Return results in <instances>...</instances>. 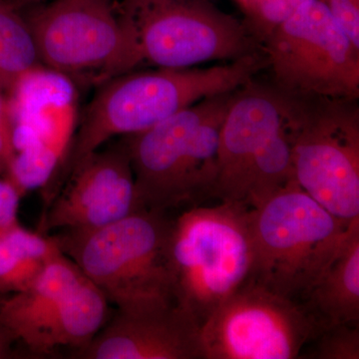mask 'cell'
Masks as SVG:
<instances>
[{
	"label": "cell",
	"mask_w": 359,
	"mask_h": 359,
	"mask_svg": "<svg viewBox=\"0 0 359 359\" xmlns=\"http://www.w3.org/2000/svg\"><path fill=\"white\" fill-rule=\"evenodd\" d=\"M25 20L40 62L61 74L107 80L143 63L133 29L112 0H54Z\"/></svg>",
	"instance_id": "9c48e42d"
},
{
	"label": "cell",
	"mask_w": 359,
	"mask_h": 359,
	"mask_svg": "<svg viewBox=\"0 0 359 359\" xmlns=\"http://www.w3.org/2000/svg\"><path fill=\"white\" fill-rule=\"evenodd\" d=\"M301 302L321 328L359 325V219L349 224L337 255Z\"/></svg>",
	"instance_id": "5bb4252c"
},
{
	"label": "cell",
	"mask_w": 359,
	"mask_h": 359,
	"mask_svg": "<svg viewBox=\"0 0 359 359\" xmlns=\"http://www.w3.org/2000/svg\"><path fill=\"white\" fill-rule=\"evenodd\" d=\"M309 344L304 358L359 359V325H334L321 328Z\"/></svg>",
	"instance_id": "44dd1931"
},
{
	"label": "cell",
	"mask_w": 359,
	"mask_h": 359,
	"mask_svg": "<svg viewBox=\"0 0 359 359\" xmlns=\"http://www.w3.org/2000/svg\"><path fill=\"white\" fill-rule=\"evenodd\" d=\"M142 205L125 140L96 151L69 175L67 185L49 205L44 230L90 231L134 212Z\"/></svg>",
	"instance_id": "8fae6325"
},
{
	"label": "cell",
	"mask_w": 359,
	"mask_h": 359,
	"mask_svg": "<svg viewBox=\"0 0 359 359\" xmlns=\"http://www.w3.org/2000/svg\"><path fill=\"white\" fill-rule=\"evenodd\" d=\"M287 106V97L254 79L236 90L219 132L214 197L244 204L250 168L264 144L285 125Z\"/></svg>",
	"instance_id": "7c38bea8"
},
{
	"label": "cell",
	"mask_w": 359,
	"mask_h": 359,
	"mask_svg": "<svg viewBox=\"0 0 359 359\" xmlns=\"http://www.w3.org/2000/svg\"><path fill=\"white\" fill-rule=\"evenodd\" d=\"M235 91L180 111L126 136L137 192L145 209L166 212L214 197L222 123Z\"/></svg>",
	"instance_id": "3957f363"
},
{
	"label": "cell",
	"mask_w": 359,
	"mask_h": 359,
	"mask_svg": "<svg viewBox=\"0 0 359 359\" xmlns=\"http://www.w3.org/2000/svg\"><path fill=\"white\" fill-rule=\"evenodd\" d=\"M11 4L16 9L20 11V9L25 8V7H30L35 6V4H39L42 0H8Z\"/></svg>",
	"instance_id": "484cf974"
},
{
	"label": "cell",
	"mask_w": 359,
	"mask_h": 359,
	"mask_svg": "<svg viewBox=\"0 0 359 359\" xmlns=\"http://www.w3.org/2000/svg\"><path fill=\"white\" fill-rule=\"evenodd\" d=\"M173 219L142 209L103 228L56 236L65 256L117 306L131 314L177 306L169 245Z\"/></svg>",
	"instance_id": "7a4b0ae2"
},
{
	"label": "cell",
	"mask_w": 359,
	"mask_h": 359,
	"mask_svg": "<svg viewBox=\"0 0 359 359\" xmlns=\"http://www.w3.org/2000/svg\"><path fill=\"white\" fill-rule=\"evenodd\" d=\"M169 255L177 306L201 327L252 276L250 208L222 202L187 210L173 219Z\"/></svg>",
	"instance_id": "277c9868"
},
{
	"label": "cell",
	"mask_w": 359,
	"mask_h": 359,
	"mask_svg": "<svg viewBox=\"0 0 359 359\" xmlns=\"http://www.w3.org/2000/svg\"><path fill=\"white\" fill-rule=\"evenodd\" d=\"M85 276L65 254L49 262L25 290L0 299V325L25 344Z\"/></svg>",
	"instance_id": "9a60e30c"
},
{
	"label": "cell",
	"mask_w": 359,
	"mask_h": 359,
	"mask_svg": "<svg viewBox=\"0 0 359 359\" xmlns=\"http://www.w3.org/2000/svg\"><path fill=\"white\" fill-rule=\"evenodd\" d=\"M287 98L297 185L335 218L351 224L359 219L358 100Z\"/></svg>",
	"instance_id": "8992f818"
},
{
	"label": "cell",
	"mask_w": 359,
	"mask_h": 359,
	"mask_svg": "<svg viewBox=\"0 0 359 359\" xmlns=\"http://www.w3.org/2000/svg\"><path fill=\"white\" fill-rule=\"evenodd\" d=\"M108 304L103 292L85 276L25 344L36 354H49L60 346L80 351L105 325Z\"/></svg>",
	"instance_id": "2e32d148"
},
{
	"label": "cell",
	"mask_w": 359,
	"mask_h": 359,
	"mask_svg": "<svg viewBox=\"0 0 359 359\" xmlns=\"http://www.w3.org/2000/svg\"><path fill=\"white\" fill-rule=\"evenodd\" d=\"M309 0H237L245 14V23L264 42Z\"/></svg>",
	"instance_id": "ffe728a7"
},
{
	"label": "cell",
	"mask_w": 359,
	"mask_h": 359,
	"mask_svg": "<svg viewBox=\"0 0 359 359\" xmlns=\"http://www.w3.org/2000/svg\"><path fill=\"white\" fill-rule=\"evenodd\" d=\"M41 65L27 20L8 0H0V92L13 98Z\"/></svg>",
	"instance_id": "ac0fdd59"
},
{
	"label": "cell",
	"mask_w": 359,
	"mask_h": 359,
	"mask_svg": "<svg viewBox=\"0 0 359 359\" xmlns=\"http://www.w3.org/2000/svg\"><path fill=\"white\" fill-rule=\"evenodd\" d=\"M263 47L283 95L358 100L359 49L320 0L302 4Z\"/></svg>",
	"instance_id": "ba28073f"
},
{
	"label": "cell",
	"mask_w": 359,
	"mask_h": 359,
	"mask_svg": "<svg viewBox=\"0 0 359 359\" xmlns=\"http://www.w3.org/2000/svg\"><path fill=\"white\" fill-rule=\"evenodd\" d=\"M354 46L359 49V0H320Z\"/></svg>",
	"instance_id": "603a6c76"
},
{
	"label": "cell",
	"mask_w": 359,
	"mask_h": 359,
	"mask_svg": "<svg viewBox=\"0 0 359 359\" xmlns=\"http://www.w3.org/2000/svg\"><path fill=\"white\" fill-rule=\"evenodd\" d=\"M87 359H202L200 325L178 306L155 313L118 311L84 348Z\"/></svg>",
	"instance_id": "4fadbf2b"
},
{
	"label": "cell",
	"mask_w": 359,
	"mask_h": 359,
	"mask_svg": "<svg viewBox=\"0 0 359 359\" xmlns=\"http://www.w3.org/2000/svg\"><path fill=\"white\" fill-rule=\"evenodd\" d=\"M62 254L57 238L21 224L0 235V294H16L32 285L49 262Z\"/></svg>",
	"instance_id": "e0dca14e"
},
{
	"label": "cell",
	"mask_w": 359,
	"mask_h": 359,
	"mask_svg": "<svg viewBox=\"0 0 359 359\" xmlns=\"http://www.w3.org/2000/svg\"><path fill=\"white\" fill-rule=\"evenodd\" d=\"M254 266L250 280L301 302L332 261L349 224L290 182L250 208Z\"/></svg>",
	"instance_id": "5b68a950"
},
{
	"label": "cell",
	"mask_w": 359,
	"mask_h": 359,
	"mask_svg": "<svg viewBox=\"0 0 359 359\" xmlns=\"http://www.w3.org/2000/svg\"><path fill=\"white\" fill-rule=\"evenodd\" d=\"M18 155L13 101L0 92V175L8 177Z\"/></svg>",
	"instance_id": "7402d4cb"
},
{
	"label": "cell",
	"mask_w": 359,
	"mask_h": 359,
	"mask_svg": "<svg viewBox=\"0 0 359 359\" xmlns=\"http://www.w3.org/2000/svg\"><path fill=\"white\" fill-rule=\"evenodd\" d=\"M23 193L13 181L0 175V235L18 226V212Z\"/></svg>",
	"instance_id": "cb8c5ba5"
},
{
	"label": "cell",
	"mask_w": 359,
	"mask_h": 359,
	"mask_svg": "<svg viewBox=\"0 0 359 359\" xmlns=\"http://www.w3.org/2000/svg\"><path fill=\"white\" fill-rule=\"evenodd\" d=\"M294 180L292 146L285 121L255 158L245 181L244 204L257 207Z\"/></svg>",
	"instance_id": "d6986e66"
},
{
	"label": "cell",
	"mask_w": 359,
	"mask_h": 359,
	"mask_svg": "<svg viewBox=\"0 0 359 359\" xmlns=\"http://www.w3.org/2000/svg\"><path fill=\"white\" fill-rule=\"evenodd\" d=\"M266 67L263 51L210 67L129 71L109 78L87 108L62 176H69L110 139L141 133L200 101L236 91Z\"/></svg>",
	"instance_id": "6da1fadb"
},
{
	"label": "cell",
	"mask_w": 359,
	"mask_h": 359,
	"mask_svg": "<svg viewBox=\"0 0 359 359\" xmlns=\"http://www.w3.org/2000/svg\"><path fill=\"white\" fill-rule=\"evenodd\" d=\"M301 302L250 280L200 327L202 359H294L320 332Z\"/></svg>",
	"instance_id": "30bf717a"
},
{
	"label": "cell",
	"mask_w": 359,
	"mask_h": 359,
	"mask_svg": "<svg viewBox=\"0 0 359 359\" xmlns=\"http://www.w3.org/2000/svg\"><path fill=\"white\" fill-rule=\"evenodd\" d=\"M117 8L133 29L142 62L159 68L230 62L264 51L244 20L209 0H122Z\"/></svg>",
	"instance_id": "52a82bcc"
},
{
	"label": "cell",
	"mask_w": 359,
	"mask_h": 359,
	"mask_svg": "<svg viewBox=\"0 0 359 359\" xmlns=\"http://www.w3.org/2000/svg\"><path fill=\"white\" fill-rule=\"evenodd\" d=\"M13 341H15V339L13 335L0 325V359L9 358Z\"/></svg>",
	"instance_id": "d4e9b609"
}]
</instances>
